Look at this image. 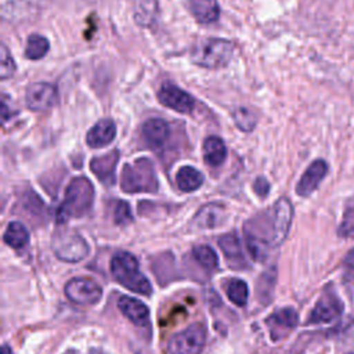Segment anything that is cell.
<instances>
[{
    "mask_svg": "<svg viewBox=\"0 0 354 354\" xmlns=\"http://www.w3.org/2000/svg\"><path fill=\"white\" fill-rule=\"evenodd\" d=\"M194 259L199 266H202L206 270H214L218 266V257L214 249H212L207 245H199L195 246L192 250Z\"/></svg>",
    "mask_w": 354,
    "mask_h": 354,
    "instance_id": "cell-27",
    "label": "cell"
},
{
    "mask_svg": "<svg viewBox=\"0 0 354 354\" xmlns=\"http://www.w3.org/2000/svg\"><path fill=\"white\" fill-rule=\"evenodd\" d=\"M328 163L324 159H315L310 163L296 185V194L300 196H308L313 194L328 174Z\"/></svg>",
    "mask_w": 354,
    "mask_h": 354,
    "instance_id": "cell-13",
    "label": "cell"
},
{
    "mask_svg": "<svg viewBox=\"0 0 354 354\" xmlns=\"http://www.w3.org/2000/svg\"><path fill=\"white\" fill-rule=\"evenodd\" d=\"M113 218H115V223L119 225H126L133 221L131 209L127 202H124V201L116 202V206L113 210Z\"/></svg>",
    "mask_w": 354,
    "mask_h": 354,
    "instance_id": "cell-30",
    "label": "cell"
},
{
    "mask_svg": "<svg viewBox=\"0 0 354 354\" xmlns=\"http://www.w3.org/2000/svg\"><path fill=\"white\" fill-rule=\"evenodd\" d=\"M120 187L124 192H155L158 189V178L153 165L149 159L141 158L123 167Z\"/></svg>",
    "mask_w": 354,
    "mask_h": 354,
    "instance_id": "cell-5",
    "label": "cell"
},
{
    "mask_svg": "<svg viewBox=\"0 0 354 354\" xmlns=\"http://www.w3.org/2000/svg\"><path fill=\"white\" fill-rule=\"evenodd\" d=\"M234 54V44L230 40L218 37H206L199 40L191 50V61L195 65L207 69L223 68L230 64Z\"/></svg>",
    "mask_w": 354,
    "mask_h": 354,
    "instance_id": "cell-4",
    "label": "cell"
},
{
    "mask_svg": "<svg viewBox=\"0 0 354 354\" xmlns=\"http://www.w3.org/2000/svg\"><path fill=\"white\" fill-rule=\"evenodd\" d=\"M119 160V152L115 149L102 156L94 158L90 163L93 173L101 180L105 185H112L115 181V169Z\"/></svg>",
    "mask_w": 354,
    "mask_h": 354,
    "instance_id": "cell-18",
    "label": "cell"
},
{
    "mask_svg": "<svg viewBox=\"0 0 354 354\" xmlns=\"http://www.w3.org/2000/svg\"><path fill=\"white\" fill-rule=\"evenodd\" d=\"M158 100L162 105L180 113H189L195 106L194 97L171 83H166L159 88Z\"/></svg>",
    "mask_w": 354,
    "mask_h": 354,
    "instance_id": "cell-11",
    "label": "cell"
},
{
    "mask_svg": "<svg viewBox=\"0 0 354 354\" xmlns=\"http://www.w3.org/2000/svg\"><path fill=\"white\" fill-rule=\"evenodd\" d=\"M176 183L181 191L192 192L202 185L203 174L192 166H183L176 174Z\"/></svg>",
    "mask_w": 354,
    "mask_h": 354,
    "instance_id": "cell-22",
    "label": "cell"
},
{
    "mask_svg": "<svg viewBox=\"0 0 354 354\" xmlns=\"http://www.w3.org/2000/svg\"><path fill=\"white\" fill-rule=\"evenodd\" d=\"M111 271L113 278L129 290L145 296H149L152 293L151 282L140 271V264L131 253H115L111 260Z\"/></svg>",
    "mask_w": 354,
    "mask_h": 354,
    "instance_id": "cell-3",
    "label": "cell"
},
{
    "mask_svg": "<svg viewBox=\"0 0 354 354\" xmlns=\"http://www.w3.org/2000/svg\"><path fill=\"white\" fill-rule=\"evenodd\" d=\"M3 239L4 242L11 246L12 249H22L28 245L29 242V232L28 230L25 228V225L19 221H11L6 231H4V235H3Z\"/></svg>",
    "mask_w": 354,
    "mask_h": 354,
    "instance_id": "cell-24",
    "label": "cell"
},
{
    "mask_svg": "<svg viewBox=\"0 0 354 354\" xmlns=\"http://www.w3.org/2000/svg\"><path fill=\"white\" fill-rule=\"evenodd\" d=\"M343 306L333 293H324L310 313L307 324H329L342 314Z\"/></svg>",
    "mask_w": 354,
    "mask_h": 354,
    "instance_id": "cell-12",
    "label": "cell"
},
{
    "mask_svg": "<svg viewBox=\"0 0 354 354\" xmlns=\"http://www.w3.org/2000/svg\"><path fill=\"white\" fill-rule=\"evenodd\" d=\"M253 188H254V191H256V194H257L259 196L264 198V196H267V194H268V191H270V184H268V181H267L264 177H259V178L254 181Z\"/></svg>",
    "mask_w": 354,
    "mask_h": 354,
    "instance_id": "cell-31",
    "label": "cell"
},
{
    "mask_svg": "<svg viewBox=\"0 0 354 354\" xmlns=\"http://www.w3.org/2000/svg\"><path fill=\"white\" fill-rule=\"evenodd\" d=\"M65 295L75 304L93 306L100 301L102 296V289L95 281L84 277H77L72 278L66 283Z\"/></svg>",
    "mask_w": 354,
    "mask_h": 354,
    "instance_id": "cell-9",
    "label": "cell"
},
{
    "mask_svg": "<svg viewBox=\"0 0 354 354\" xmlns=\"http://www.w3.org/2000/svg\"><path fill=\"white\" fill-rule=\"evenodd\" d=\"M293 207L288 198H279L274 206L245 224L246 245L253 259L263 260L270 248L281 245L290 228Z\"/></svg>",
    "mask_w": 354,
    "mask_h": 354,
    "instance_id": "cell-1",
    "label": "cell"
},
{
    "mask_svg": "<svg viewBox=\"0 0 354 354\" xmlns=\"http://www.w3.org/2000/svg\"><path fill=\"white\" fill-rule=\"evenodd\" d=\"M142 137L151 148H160L170 137V126L160 118L149 119L142 126Z\"/></svg>",
    "mask_w": 354,
    "mask_h": 354,
    "instance_id": "cell-16",
    "label": "cell"
},
{
    "mask_svg": "<svg viewBox=\"0 0 354 354\" xmlns=\"http://www.w3.org/2000/svg\"><path fill=\"white\" fill-rule=\"evenodd\" d=\"M227 295L234 304H236L238 307H243L248 303L249 297V289L246 282L239 278L231 279L227 286Z\"/></svg>",
    "mask_w": 354,
    "mask_h": 354,
    "instance_id": "cell-26",
    "label": "cell"
},
{
    "mask_svg": "<svg viewBox=\"0 0 354 354\" xmlns=\"http://www.w3.org/2000/svg\"><path fill=\"white\" fill-rule=\"evenodd\" d=\"M224 218V207L220 205L203 206L195 216V224L199 228H214Z\"/></svg>",
    "mask_w": 354,
    "mask_h": 354,
    "instance_id": "cell-23",
    "label": "cell"
},
{
    "mask_svg": "<svg viewBox=\"0 0 354 354\" xmlns=\"http://www.w3.org/2000/svg\"><path fill=\"white\" fill-rule=\"evenodd\" d=\"M232 118L235 124L242 130V131H252L256 126V115L245 106H239L236 109H234L232 112Z\"/></svg>",
    "mask_w": 354,
    "mask_h": 354,
    "instance_id": "cell-28",
    "label": "cell"
},
{
    "mask_svg": "<svg viewBox=\"0 0 354 354\" xmlns=\"http://www.w3.org/2000/svg\"><path fill=\"white\" fill-rule=\"evenodd\" d=\"M58 94L55 86L47 82H36L28 86L25 102L32 111H47L57 104Z\"/></svg>",
    "mask_w": 354,
    "mask_h": 354,
    "instance_id": "cell-10",
    "label": "cell"
},
{
    "mask_svg": "<svg viewBox=\"0 0 354 354\" xmlns=\"http://www.w3.org/2000/svg\"><path fill=\"white\" fill-rule=\"evenodd\" d=\"M189 8L195 19L201 24L216 22L220 17V7L217 0H191Z\"/></svg>",
    "mask_w": 354,
    "mask_h": 354,
    "instance_id": "cell-20",
    "label": "cell"
},
{
    "mask_svg": "<svg viewBox=\"0 0 354 354\" xmlns=\"http://www.w3.org/2000/svg\"><path fill=\"white\" fill-rule=\"evenodd\" d=\"M50 50L48 40L37 33H33L28 37L25 47V57L28 59H41Z\"/></svg>",
    "mask_w": 354,
    "mask_h": 354,
    "instance_id": "cell-25",
    "label": "cell"
},
{
    "mask_svg": "<svg viewBox=\"0 0 354 354\" xmlns=\"http://www.w3.org/2000/svg\"><path fill=\"white\" fill-rule=\"evenodd\" d=\"M17 65L11 57L7 46L3 43L0 47V76L1 79H8L15 73Z\"/></svg>",
    "mask_w": 354,
    "mask_h": 354,
    "instance_id": "cell-29",
    "label": "cell"
},
{
    "mask_svg": "<svg viewBox=\"0 0 354 354\" xmlns=\"http://www.w3.org/2000/svg\"><path fill=\"white\" fill-rule=\"evenodd\" d=\"M94 187L86 177L73 178L65 191V198L58 209V223H65L69 218L83 217L93 206Z\"/></svg>",
    "mask_w": 354,
    "mask_h": 354,
    "instance_id": "cell-2",
    "label": "cell"
},
{
    "mask_svg": "<svg viewBox=\"0 0 354 354\" xmlns=\"http://www.w3.org/2000/svg\"><path fill=\"white\" fill-rule=\"evenodd\" d=\"M51 246L55 256L59 260L68 263H77L83 260L90 252L84 238L69 228L57 230L53 235Z\"/></svg>",
    "mask_w": 354,
    "mask_h": 354,
    "instance_id": "cell-6",
    "label": "cell"
},
{
    "mask_svg": "<svg viewBox=\"0 0 354 354\" xmlns=\"http://www.w3.org/2000/svg\"><path fill=\"white\" fill-rule=\"evenodd\" d=\"M347 354H354V353H347Z\"/></svg>",
    "mask_w": 354,
    "mask_h": 354,
    "instance_id": "cell-35",
    "label": "cell"
},
{
    "mask_svg": "<svg viewBox=\"0 0 354 354\" xmlns=\"http://www.w3.org/2000/svg\"><path fill=\"white\" fill-rule=\"evenodd\" d=\"M1 354H12V351L7 344H3L1 346Z\"/></svg>",
    "mask_w": 354,
    "mask_h": 354,
    "instance_id": "cell-33",
    "label": "cell"
},
{
    "mask_svg": "<svg viewBox=\"0 0 354 354\" xmlns=\"http://www.w3.org/2000/svg\"><path fill=\"white\" fill-rule=\"evenodd\" d=\"M91 354H102V353H101V351H93Z\"/></svg>",
    "mask_w": 354,
    "mask_h": 354,
    "instance_id": "cell-34",
    "label": "cell"
},
{
    "mask_svg": "<svg viewBox=\"0 0 354 354\" xmlns=\"http://www.w3.org/2000/svg\"><path fill=\"white\" fill-rule=\"evenodd\" d=\"M44 0H0V14L10 24H25L41 12Z\"/></svg>",
    "mask_w": 354,
    "mask_h": 354,
    "instance_id": "cell-8",
    "label": "cell"
},
{
    "mask_svg": "<svg viewBox=\"0 0 354 354\" xmlns=\"http://www.w3.org/2000/svg\"><path fill=\"white\" fill-rule=\"evenodd\" d=\"M299 322V315L295 308L285 307L279 308L270 315L267 324L274 339H281L288 332H290Z\"/></svg>",
    "mask_w": 354,
    "mask_h": 354,
    "instance_id": "cell-14",
    "label": "cell"
},
{
    "mask_svg": "<svg viewBox=\"0 0 354 354\" xmlns=\"http://www.w3.org/2000/svg\"><path fill=\"white\" fill-rule=\"evenodd\" d=\"M118 307L126 318H129L137 326H147L149 324V310L138 299L130 296H122L118 300Z\"/></svg>",
    "mask_w": 354,
    "mask_h": 354,
    "instance_id": "cell-15",
    "label": "cell"
},
{
    "mask_svg": "<svg viewBox=\"0 0 354 354\" xmlns=\"http://www.w3.org/2000/svg\"><path fill=\"white\" fill-rule=\"evenodd\" d=\"M116 136V126L112 119L98 120L87 133L86 142L91 148H101L113 141Z\"/></svg>",
    "mask_w": 354,
    "mask_h": 354,
    "instance_id": "cell-17",
    "label": "cell"
},
{
    "mask_svg": "<svg viewBox=\"0 0 354 354\" xmlns=\"http://www.w3.org/2000/svg\"><path fill=\"white\" fill-rule=\"evenodd\" d=\"M206 342V329L201 324H194L176 333L169 342L170 354H201Z\"/></svg>",
    "mask_w": 354,
    "mask_h": 354,
    "instance_id": "cell-7",
    "label": "cell"
},
{
    "mask_svg": "<svg viewBox=\"0 0 354 354\" xmlns=\"http://www.w3.org/2000/svg\"><path fill=\"white\" fill-rule=\"evenodd\" d=\"M218 245H220L230 267L243 268L246 266L242 246H241L239 238L236 236L235 232H228V234H224L223 236H220Z\"/></svg>",
    "mask_w": 354,
    "mask_h": 354,
    "instance_id": "cell-19",
    "label": "cell"
},
{
    "mask_svg": "<svg viewBox=\"0 0 354 354\" xmlns=\"http://www.w3.org/2000/svg\"><path fill=\"white\" fill-rule=\"evenodd\" d=\"M227 156L224 141L217 136H210L203 142V158L209 166H220Z\"/></svg>",
    "mask_w": 354,
    "mask_h": 354,
    "instance_id": "cell-21",
    "label": "cell"
},
{
    "mask_svg": "<svg viewBox=\"0 0 354 354\" xmlns=\"http://www.w3.org/2000/svg\"><path fill=\"white\" fill-rule=\"evenodd\" d=\"M344 266L350 274H354V250H351L344 260Z\"/></svg>",
    "mask_w": 354,
    "mask_h": 354,
    "instance_id": "cell-32",
    "label": "cell"
}]
</instances>
